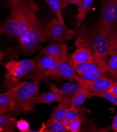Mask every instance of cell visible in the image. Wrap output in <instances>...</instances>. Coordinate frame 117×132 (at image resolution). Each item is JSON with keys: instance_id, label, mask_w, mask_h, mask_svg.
Wrapping results in <instances>:
<instances>
[{"instance_id": "obj_1", "label": "cell", "mask_w": 117, "mask_h": 132, "mask_svg": "<svg viewBox=\"0 0 117 132\" xmlns=\"http://www.w3.org/2000/svg\"><path fill=\"white\" fill-rule=\"evenodd\" d=\"M75 45L76 48H89L92 53L95 61L107 64L108 57L117 49V30L112 34H108L104 32L99 25H84L76 38Z\"/></svg>"}, {"instance_id": "obj_2", "label": "cell", "mask_w": 117, "mask_h": 132, "mask_svg": "<svg viewBox=\"0 0 117 132\" xmlns=\"http://www.w3.org/2000/svg\"><path fill=\"white\" fill-rule=\"evenodd\" d=\"M3 5L11 9L8 19L17 26L19 42L27 36L30 29L41 23L37 15L39 8L34 0H5Z\"/></svg>"}, {"instance_id": "obj_3", "label": "cell", "mask_w": 117, "mask_h": 132, "mask_svg": "<svg viewBox=\"0 0 117 132\" xmlns=\"http://www.w3.org/2000/svg\"><path fill=\"white\" fill-rule=\"evenodd\" d=\"M40 83L19 82L13 88L6 114L27 113L35 109L34 99L37 96Z\"/></svg>"}, {"instance_id": "obj_4", "label": "cell", "mask_w": 117, "mask_h": 132, "mask_svg": "<svg viewBox=\"0 0 117 132\" xmlns=\"http://www.w3.org/2000/svg\"><path fill=\"white\" fill-rule=\"evenodd\" d=\"M58 21L53 18L51 21L41 23L29 30L27 36L20 42L22 47L28 53H34L41 48V44L51 39L50 32Z\"/></svg>"}, {"instance_id": "obj_5", "label": "cell", "mask_w": 117, "mask_h": 132, "mask_svg": "<svg viewBox=\"0 0 117 132\" xmlns=\"http://www.w3.org/2000/svg\"><path fill=\"white\" fill-rule=\"evenodd\" d=\"M63 59L46 54L39 55L33 60L34 64L33 71L24 77L31 79L34 82L40 83L44 77H46L45 73L55 69Z\"/></svg>"}, {"instance_id": "obj_6", "label": "cell", "mask_w": 117, "mask_h": 132, "mask_svg": "<svg viewBox=\"0 0 117 132\" xmlns=\"http://www.w3.org/2000/svg\"><path fill=\"white\" fill-rule=\"evenodd\" d=\"M117 24V0H103L99 26L108 34L113 33Z\"/></svg>"}, {"instance_id": "obj_7", "label": "cell", "mask_w": 117, "mask_h": 132, "mask_svg": "<svg viewBox=\"0 0 117 132\" xmlns=\"http://www.w3.org/2000/svg\"><path fill=\"white\" fill-rule=\"evenodd\" d=\"M5 66L6 73L3 85L6 92L13 88L19 83L21 79L25 75V70L20 61L13 59H11Z\"/></svg>"}, {"instance_id": "obj_8", "label": "cell", "mask_w": 117, "mask_h": 132, "mask_svg": "<svg viewBox=\"0 0 117 132\" xmlns=\"http://www.w3.org/2000/svg\"><path fill=\"white\" fill-rule=\"evenodd\" d=\"M74 80L79 83L82 88L92 93H101L107 91L115 82V81L104 75L95 80L87 81L82 80L76 74Z\"/></svg>"}, {"instance_id": "obj_9", "label": "cell", "mask_w": 117, "mask_h": 132, "mask_svg": "<svg viewBox=\"0 0 117 132\" xmlns=\"http://www.w3.org/2000/svg\"><path fill=\"white\" fill-rule=\"evenodd\" d=\"M45 75L46 76H53L74 80L76 74H75L74 62L71 55H68L66 57H64L55 69L46 72Z\"/></svg>"}, {"instance_id": "obj_10", "label": "cell", "mask_w": 117, "mask_h": 132, "mask_svg": "<svg viewBox=\"0 0 117 132\" xmlns=\"http://www.w3.org/2000/svg\"><path fill=\"white\" fill-rule=\"evenodd\" d=\"M76 34V31L69 29L64 23L57 21L52 26L50 32L51 39L53 42L63 43L72 39Z\"/></svg>"}, {"instance_id": "obj_11", "label": "cell", "mask_w": 117, "mask_h": 132, "mask_svg": "<svg viewBox=\"0 0 117 132\" xmlns=\"http://www.w3.org/2000/svg\"><path fill=\"white\" fill-rule=\"evenodd\" d=\"M61 102V96L60 89L53 84H51L48 92H44L40 96H37L34 99L35 104L42 103L51 105L54 102Z\"/></svg>"}, {"instance_id": "obj_12", "label": "cell", "mask_w": 117, "mask_h": 132, "mask_svg": "<svg viewBox=\"0 0 117 132\" xmlns=\"http://www.w3.org/2000/svg\"><path fill=\"white\" fill-rule=\"evenodd\" d=\"M81 88V86L77 82L71 81L64 84L60 89L61 102L70 105L74 96Z\"/></svg>"}, {"instance_id": "obj_13", "label": "cell", "mask_w": 117, "mask_h": 132, "mask_svg": "<svg viewBox=\"0 0 117 132\" xmlns=\"http://www.w3.org/2000/svg\"><path fill=\"white\" fill-rule=\"evenodd\" d=\"M69 105L66 103L62 102H59L58 106L54 108L50 116L46 122V123L44 126L43 129L41 130V131L47 132L48 129L52 124L62 119L69 108Z\"/></svg>"}, {"instance_id": "obj_14", "label": "cell", "mask_w": 117, "mask_h": 132, "mask_svg": "<svg viewBox=\"0 0 117 132\" xmlns=\"http://www.w3.org/2000/svg\"><path fill=\"white\" fill-rule=\"evenodd\" d=\"M68 45L64 43L52 42L46 47L43 48L39 54H49L64 58L68 55Z\"/></svg>"}, {"instance_id": "obj_15", "label": "cell", "mask_w": 117, "mask_h": 132, "mask_svg": "<svg viewBox=\"0 0 117 132\" xmlns=\"http://www.w3.org/2000/svg\"><path fill=\"white\" fill-rule=\"evenodd\" d=\"M71 57L74 64H84L95 61L92 52L85 47L77 48Z\"/></svg>"}, {"instance_id": "obj_16", "label": "cell", "mask_w": 117, "mask_h": 132, "mask_svg": "<svg viewBox=\"0 0 117 132\" xmlns=\"http://www.w3.org/2000/svg\"><path fill=\"white\" fill-rule=\"evenodd\" d=\"M107 70H108L107 64L105 63H100L97 68L91 69L83 73L77 75L79 78L83 80L90 81L95 80L103 75Z\"/></svg>"}, {"instance_id": "obj_17", "label": "cell", "mask_w": 117, "mask_h": 132, "mask_svg": "<svg viewBox=\"0 0 117 132\" xmlns=\"http://www.w3.org/2000/svg\"><path fill=\"white\" fill-rule=\"evenodd\" d=\"M93 1L94 0H82L81 2L77 5L76 25L77 27H79L83 20L86 18Z\"/></svg>"}, {"instance_id": "obj_18", "label": "cell", "mask_w": 117, "mask_h": 132, "mask_svg": "<svg viewBox=\"0 0 117 132\" xmlns=\"http://www.w3.org/2000/svg\"><path fill=\"white\" fill-rule=\"evenodd\" d=\"M91 97H92L91 92L82 87L74 96L71 100L70 105L80 111L86 100Z\"/></svg>"}, {"instance_id": "obj_19", "label": "cell", "mask_w": 117, "mask_h": 132, "mask_svg": "<svg viewBox=\"0 0 117 132\" xmlns=\"http://www.w3.org/2000/svg\"><path fill=\"white\" fill-rule=\"evenodd\" d=\"M16 122L12 115L0 114V131H15Z\"/></svg>"}, {"instance_id": "obj_20", "label": "cell", "mask_w": 117, "mask_h": 132, "mask_svg": "<svg viewBox=\"0 0 117 132\" xmlns=\"http://www.w3.org/2000/svg\"><path fill=\"white\" fill-rule=\"evenodd\" d=\"M44 1L54 13L58 21L61 23H64L62 15V9L60 6L59 0H44Z\"/></svg>"}, {"instance_id": "obj_21", "label": "cell", "mask_w": 117, "mask_h": 132, "mask_svg": "<svg viewBox=\"0 0 117 132\" xmlns=\"http://www.w3.org/2000/svg\"><path fill=\"white\" fill-rule=\"evenodd\" d=\"M100 63L95 61L93 62L87 63L84 64H74V68L77 74L83 73L91 69H94L98 67Z\"/></svg>"}, {"instance_id": "obj_22", "label": "cell", "mask_w": 117, "mask_h": 132, "mask_svg": "<svg viewBox=\"0 0 117 132\" xmlns=\"http://www.w3.org/2000/svg\"><path fill=\"white\" fill-rule=\"evenodd\" d=\"M12 90L13 88L6 91L4 93L0 94V114L6 113Z\"/></svg>"}, {"instance_id": "obj_23", "label": "cell", "mask_w": 117, "mask_h": 132, "mask_svg": "<svg viewBox=\"0 0 117 132\" xmlns=\"http://www.w3.org/2000/svg\"><path fill=\"white\" fill-rule=\"evenodd\" d=\"M80 115V111L72 105H70L65 114L63 119L71 122Z\"/></svg>"}, {"instance_id": "obj_24", "label": "cell", "mask_w": 117, "mask_h": 132, "mask_svg": "<svg viewBox=\"0 0 117 132\" xmlns=\"http://www.w3.org/2000/svg\"><path fill=\"white\" fill-rule=\"evenodd\" d=\"M92 93V96H98L105 98L110 103L117 106V97L109 90L101 92V93Z\"/></svg>"}, {"instance_id": "obj_25", "label": "cell", "mask_w": 117, "mask_h": 132, "mask_svg": "<svg viewBox=\"0 0 117 132\" xmlns=\"http://www.w3.org/2000/svg\"><path fill=\"white\" fill-rule=\"evenodd\" d=\"M108 70L113 75L117 70V49L111 55L107 63Z\"/></svg>"}, {"instance_id": "obj_26", "label": "cell", "mask_w": 117, "mask_h": 132, "mask_svg": "<svg viewBox=\"0 0 117 132\" xmlns=\"http://www.w3.org/2000/svg\"><path fill=\"white\" fill-rule=\"evenodd\" d=\"M82 122V116L79 115L75 119L70 122L67 129L71 132H78L80 131L81 125Z\"/></svg>"}, {"instance_id": "obj_27", "label": "cell", "mask_w": 117, "mask_h": 132, "mask_svg": "<svg viewBox=\"0 0 117 132\" xmlns=\"http://www.w3.org/2000/svg\"><path fill=\"white\" fill-rule=\"evenodd\" d=\"M48 132H66L68 131L67 128L65 127L61 122L58 121L52 124L48 129Z\"/></svg>"}, {"instance_id": "obj_28", "label": "cell", "mask_w": 117, "mask_h": 132, "mask_svg": "<svg viewBox=\"0 0 117 132\" xmlns=\"http://www.w3.org/2000/svg\"><path fill=\"white\" fill-rule=\"evenodd\" d=\"M16 127L21 132L32 131V130L30 129L29 123L23 119H21L17 121Z\"/></svg>"}, {"instance_id": "obj_29", "label": "cell", "mask_w": 117, "mask_h": 132, "mask_svg": "<svg viewBox=\"0 0 117 132\" xmlns=\"http://www.w3.org/2000/svg\"><path fill=\"white\" fill-rule=\"evenodd\" d=\"M23 65L25 70V75L31 73L34 68V64L33 60L29 59H24L20 60Z\"/></svg>"}, {"instance_id": "obj_30", "label": "cell", "mask_w": 117, "mask_h": 132, "mask_svg": "<svg viewBox=\"0 0 117 132\" xmlns=\"http://www.w3.org/2000/svg\"><path fill=\"white\" fill-rule=\"evenodd\" d=\"M82 0H59L60 4L61 9L66 7L69 4H79Z\"/></svg>"}, {"instance_id": "obj_31", "label": "cell", "mask_w": 117, "mask_h": 132, "mask_svg": "<svg viewBox=\"0 0 117 132\" xmlns=\"http://www.w3.org/2000/svg\"><path fill=\"white\" fill-rule=\"evenodd\" d=\"M112 93H113L117 97V82L115 80L114 84L108 89Z\"/></svg>"}, {"instance_id": "obj_32", "label": "cell", "mask_w": 117, "mask_h": 132, "mask_svg": "<svg viewBox=\"0 0 117 132\" xmlns=\"http://www.w3.org/2000/svg\"><path fill=\"white\" fill-rule=\"evenodd\" d=\"M111 128L114 131L117 132V113L114 117L113 118V120L112 123Z\"/></svg>"}, {"instance_id": "obj_33", "label": "cell", "mask_w": 117, "mask_h": 132, "mask_svg": "<svg viewBox=\"0 0 117 132\" xmlns=\"http://www.w3.org/2000/svg\"><path fill=\"white\" fill-rule=\"evenodd\" d=\"M3 56H4L3 52H2L1 50H0V67H1V64H2V59H3Z\"/></svg>"}, {"instance_id": "obj_34", "label": "cell", "mask_w": 117, "mask_h": 132, "mask_svg": "<svg viewBox=\"0 0 117 132\" xmlns=\"http://www.w3.org/2000/svg\"><path fill=\"white\" fill-rule=\"evenodd\" d=\"M113 75V78H114V80L115 81H117V70H116L115 73Z\"/></svg>"}, {"instance_id": "obj_35", "label": "cell", "mask_w": 117, "mask_h": 132, "mask_svg": "<svg viewBox=\"0 0 117 132\" xmlns=\"http://www.w3.org/2000/svg\"><path fill=\"white\" fill-rule=\"evenodd\" d=\"M116 82H117V81H116Z\"/></svg>"}]
</instances>
